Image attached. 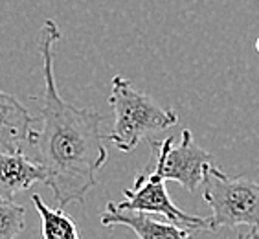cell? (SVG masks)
Masks as SVG:
<instances>
[{
  "instance_id": "1",
  "label": "cell",
  "mask_w": 259,
  "mask_h": 239,
  "mask_svg": "<svg viewBox=\"0 0 259 239\" xmlns=\"http://www.w3.org/2000/svg\"><path fill=\"white\" fill-rule=\"evenodd\" d=\"M61 31L54 20H45L39 33L45 92L39 100V114L31 147L37 162L46 170V186L52 188L57 208L83 203L96 186V175L109 158L101 133V114L75 107L63 100L55 87L54 48Z\"/></svg>"
},
{
  "instance_id": "2",
  "label": "cell",
  "mask_w": 259,
  "mask_h": 239,
  "mask_svg": "<svg viewBox=\"0 0 259 239\" xmlns=\"http://www.w3.org/2000/svg\"><path fill=\"white\" fill-rule=\"evenodd\" d=\"M109 105L114 112V125L107 140L123 153H129L151 135L171 129L179 124L173 109H165L151 96L140 92L129 79L114 75L110 81Z\"/></svg>"
},
{
  "instance_id": "3",
  "label": "cell",
  "mask_w": 259,
  "mask_h": 239,
  "mask_svg": "<svg viewBox=\"0 0 259 239\" xmlns=\"http://www.w3.org/2000/svg\"><path fill=\"white\" fill-rule=\"evenodd\" d=\"M202 197L211 210L208 230L232 226L259 230V184L244 177H228L211 164L202 180Z\"/></svg>"
},
{
  "instance_id": "4",
  "label": "cell",
  "mask_w": 259,
  "mask_h": 239,
  "mask_svg": "<svg viewBox=\"0 0 259 239\" xmlns=\"http://www.w3.org/2000/svg\"><path fill=\"white\" fill-rule=\"evenodd\" d=\"M151 162L147 170L158 173L164 180H175L188 191H195L202 184L208 168L213 164V156L202 149L193 138L190 129L182 131L180 144L175 145L173 138L156 140L149 138Z\"/></svg>"
},
{
  "instance_id": "5",
  "label": "cell",
  "mask_w": 259,
  "mask_h": 239,
  "mask_svg": "<svg viewBox=\"0 0 259 239\" xmlns=\"http://www.w3.org/2000/svg\"><path fill=\"white\" fill-rule=\"evenodd\" d=\"M116 206L120 210H131V212L164 215L167 221L191 232L200 228L208 230V219L186 214L184 210H180L171 201L167 188H165V180L147 168L135 179L133 188L123 189V201L116 203Z\"/></svg>"
},
{
  "instance_id": "6",
  "label": "cell",
  "mask_w": 259,
  "mask_h": 239,
  "mask_svg": "<svg viewBox=\"0 0 259 239\" xmlns=\"http://www.w3.org/2000/svg\"><path fill=\"white\" fill-rule=\"evenodd\" d=\"M103 226H127L138 235V239H191V230L182 228L175 223H162L151 217L145 212L120 210L116 203H107V208L101 214Z\"/></svg>"
},
{
  "instance_id": "7",
  "label": "cell",
  "mask_w": 259,
  "mask_h": 239,
  "mask_svg": "<svg viewBox=\"0 0 259 239\" xmlns=\"http://www.w3.org/2000/svg\"><path fill=\"white\" fill-rule=\"evenodd\" d=\"M35 116L15 96L0 90V151H19L31 145Z\"/></svg>"
},
{
  "instance_id": "8",
  "label": "cell",
  "mask_w": 259,
  "mask_h": 239,
  "mask_svg": "<svg viewBox=\"0 0 259 239\" xmlns=\"http://www.w3.org/2000/svg\"><path fill=\"white\" fill-rule=\"evenodd\" d=\"M39 182H46V170L22 149L0 151V195L13 199Z\"/></svg>"
},
{
  "instance_id": "9",
  "label": "cell",
  "mask_w": 259,
  "mask_h": 239,
  "mask_svg": "<svg viewBox=\"0 0 259 239\" xmlns=\"http://www.w3.org/2000/svg\"><path fill=\"white\" fill-rule=\"evenodd\" d=\"M31 203L39 212L42 239H81L79 230L74 221L70 219L65 208H52L39 193L31 195Z\"/></svg>"
},
{
  "instance_id": "10",
  "label": "cell",
  "mask_w": 259,
  "mask_h": 239,
  "mask_svg": "<svg viewBox=\"0 0 259 239\" xmlns=\"http://www.w3.org/2000/svg\"><path fill=\"white\" fill-rule=\"evenodd\" d=\"M24 206L0 195V239H17V235L24 230Z\"/></svg>"
},
{
  "instance_id": "11",
  "label": "cell",
  "mask_w": 259,
  "mask_h": 239,
  "mask_svg": "<svg viewBox=\"0 0 259 239\" xmlns=\"http://www.w3.org/2000/svg\"><path fill=\"white\" fill-rule=\"evenodd\" d=\"M235 239H259V230L257 228H248L246 232L244 230H239Z\"/></svg>"
},
{
  "instance_id": "12",
  "label": "cell",
  "mask_w": 259,
  "mask_h": 239,
  "mask_svg": "<svg viewBox=\"0 0 259 239\" xmlns=\"http://www.w3.org/2000/svg\"><path fill=\"white\" fill-rule=\"evenodd\" d=\"M255 50L259 52V37H257V41H255Z\"/></svg>"
}]
</instances>
